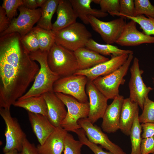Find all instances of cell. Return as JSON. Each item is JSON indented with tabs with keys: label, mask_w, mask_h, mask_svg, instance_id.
Instances as JSON below:
<instances>
[{
	"label": "cell",
	"mask_w": 154,
	"mask_h": 154,
	"mask_svg": "<svg viewBox=\"0 0 154 154\" xmlns=\"http://www.w3.org/2000/svg\"><path fill=\"white\" fill-rule=\"evenodd\" d=\"M17 33L0 38V108L11 106L25 93L39 70Z\"/></svg>",
	"instance_id": "1"
},
{
	"label": "cell",
	"mask_w": 154,
	"mask_h": 154,
	"mask_svg": "<svg viewBox=\"0 0 154 154\" xmlns=\"http://www.w3.org/2000/svg\"><path fill=\"white\" fill-rule=\"evenodd\" d=\"M48 52L39 49L30 53L31 58L37 61L40 68L30 88L18 100L38 96L48 92L53 91L54 82L60 78L50 68L47 62Z\"/></svg>",
	"instance_id": "2"
},
{
	"label": "cell",
	"mask_w": 154,
	"mask_h": 154,
	"mask_svg": "<svg viewBox=\"0 0 154 154\" xmlns=\"http://www.w3.org/2000/svg\"><path fill=\"white\" fill-rule=\"evenodd\" d=\"M47 62L51 70L60 78L74 74L78 70L74 52L55 43L48 52Z\"/></svg>",
	"instance_id": "3"
},
{
	"label": "cell",
	"mask_w": 154,
	"mask_h": 154,
	"mask_svg": "<svg viewBox=\"0 0 154 154\" xmlns=\"http://www.w3.org/2000/svg\"><path fill=\"white\" fill-rule=\"evenodd\" d=\"M55 43L73 51L85 47L92 35L85 25L76 22L55 32Z\"/></svg>",
	"instance_id": "4"
},
{
	"label": "cell",
	"mask_w": 154,
	"mask_h": 154,
	"mask_svg": "<svg viewBox=\"0 0 154 154\" xmlns=\"http://www.w3.org/2000/svg\"><path fill=\"white\" fill-rule=\"evenodd\" d=\"M133 58V54H129L126 62L118 69L92 81L96 88L108 100L113 99L119 95V86L125 82L124 77L127 74Z\"/></svg>",
	"instance_id": "5"
},
{
	"label": "cell",
	"mask_w": 154,
	"mask_h": 154,
	"mask_svg": "<svg viewBox=\"0 0 154 154\" xmlns=\"http://www.w3.org/2000/svg\"><path fill=\"white\" fill-rule=\"evenodd\" d=\"M55 93L64 103L68 110L60 127L67 131L73 132L81 128L78 122L81 119L88 117L89 112V102L82 103L70 96L59 92Z\"/></svg>",
	"instance_id": "6"
},
{
	"label": "cell",
	"mask_w": 154,
	"mask_h": 154,
	"mask_svg": "<svg viewBox=\"0 0 154 154\" xmlns=\"http://www.w3.org/2000/svg\"><path fill=\"white\" fill-rule=\"evenodd\" d=\"M88 81L87 78L82 75L74 74L60 78L54 83L53 91L70 96L82 103L88 102L86 90Z\"/></svg>",
	"instance_id": "7"
},
{
	"label": "cell",
	"mask_w": 154,
	"mask_h": 154,
	"mask_svg": "<svg viewBox=\"0 0 154 154\" xmlns=\"http://www.w3.org/2000/svg\"><path fill=\"white\" fill-rule=\"evenodd\" d=\"M0 115L6 125L5 135L6 144L3 148L4 153L16 150L20 152L26 135L22 129L17 119L12 117L10 109L0 108Z\"/></svg>",
	"instance_id": "8"
},
{
	"label": "cell",
	"mask_w": 154,
	"mask_h": 154,
	"mask_svg": "<svg viewBox=\"0 0 154 154\" xmlns=\"http://www.w3.org/2000/svg\"><path fill=\"white\" fill-rule=\"evenodd\" d=\"M88 20L94 30L98 33L107 44L116 43L122 33L126 23L123 17L109 21H104L94 16L88 15Z\"/></svg>",
	"instance_id": "9"
},
{
	"label": "cell",
	"mask_w": 154,
	"mask_h": 154,
	"mask_svg": "<svg viewBox=\"0 0 154 154\" xmlns=\"http://www.w3.org/2000/svg\"><path fill=\"white\" fill-rule=\"evenodd\" d=\"M18 9L19 11L18 17L11 21L9 28L0 34V37L13 33H17L21 37H23L32 30L41 16V8L30 10L22 5Z\"/></svg>",
	"instance_id": "10"
},
{
	"label": "cell",
	"mask_w": 154,
	"mask_h": 154,
	"mask_svg": "<svg viewBox=\"0 0 154 154\" xmlns=\"http://www.w3.org/2000/svg\"><path fill=\"white\" fill-rule=\"evenodd\" d=\"M130 71L131 75L129 84V98L131 101L137 103L142 110L145 99L153 89L147 86L144 83L141 76L143 71L140 69L139 60L137 57L133 59Z\"/></svg>",
	"instance_id": "11"
},
{
	"label": "cell",
	"mask_w": 154,
	"mask_h": 154,
	"mask_svg": "<svg viewBox=\"0 0 154 154\" xmlns=\"http://www.w3.org/2000/svg\"><path fill=\"white\" fill-rule=\"evenodd\" d=\"M78 123L91 142L100 145L102 147L114 154H126L120 147L111 141L100 127L93 125L87 118L81 119Z\"/></svg>",
	"instance_id": "12"
},
{
	"label": "cell",
	"mask_w": 154,
	"mask_h": 154,
	"mask_svg": "<svg viewBox=\"0 0 154 154\" xmlns=\"http://www.w3.org/2000/svg\"><path fill=\"white\" fill-rule=\"evenodd\" d=\"M86 90L89 101V112L87 118L94 124L102 118L108 106V99L96 88L92 81L88 80Z\"/></svg>",
	"instance_id": "13"
},
{
	"label": "cell",
	"mask_w": 154,
	"mask_h": 154,
	"mask_svg": "<svg viewBox=\"0 0 154 154\" xmlns=\"http://www.w3.org/2000/svg\"><path fill=\"white\" fill-rule=\"evenodd\" d=\"M129 55L123 54L112 56L109 60L91 68L83 70H78L74 74L84 75L88 80L92 81L100 76L108 75L118 69L126 62Z\"/></svg>",
	"instance_id": "14"
},
{
	"label": "cell",
	"mask_w": 154,
	"mask_h": 154,
	"mask_svg": "<svg viewBox=\"0 0 154 154\" xmlns=\"http://www.w3.org/2000/svg\"><path fill=\"white\" fill-rule=\"evenodd\" d=\"M137 23L131 20L126 23L116 43L121 46H135L144 43H154V37L147 35L137 29Z\"/></svg>",
	"instance_id": "15"
},
{
	"label": "cell",
	"mask_w": 154,
	"mask_h": 154,
	"mask_svg": "<svg viewBox=\"0 0 154 154\" xmlns=\"http://www.w3.org/2000/svg\"><path fill=\"white\" fill-rule=\"evenodd\" d=\"M124 98L119 95L108 105L102 117L101 127L107 133H114L120 128V118Z\"/></svg>",
	"instance_id": "16"
},
{
	"label": "cell",
	"mask_w": 154,
	"mask_h": 154,
	"mask_svg": "<svg viewBox=\"0 0 154 154\" xmlns=\"http://www.w3.org/2000/svg\"><path fill=\"white\" fill-rule=\"evenodd\" d=\"M42 95L47 104V117L49 121L55 127H60L67 114L65 105L53 91Z\"/></svg>",
	"instance_id": "17"
},
{
	"label": "cell",
	"mask_w": 154,
	"mask_h": 154,
	"mask_svg": "<svg viewBox=\"0 0 154 154\" xmlns=\"http://www.w3.org/2000/svg\"><path fill=\"white\" fill-rule=\"evenodd\" d=\"M28 114L33 131L39 144L42 145L56 127L52 124L46 116L29 112H28Z\"/></svg>",
	"instance_id": "18"
},
{
	"label": "cell",
	"mask_w": 154,
	"mask_h": 154,
	"mask_svg": "<svg viewBox=\"0 0 154 154\" xmlns=\"http://www.w3.org/2000/svg\"><path fill=\"white\" fill-rule=\"evenodd\" d=\"M67 133V131L61 127H56L43 144L37 146L39 154H62Z\"/></svg>",
	"instance_id": "19"
},
{
	"label": "cell",
	"mask_w": 154,
	"mask_h": 154,
	"mask_svg": "<svg viewBox=\"0 0 154 154\" xmlns=\"http://www.w3.org/2000/svg\"><path fill=\"white\" fill-rule=\"evenodd\" d=\"M56 12L57 19L52 30L55 32L76 22L78 17L70 0H59Z\"/></svg>",
	"instance_id": "20"
},
{
	"label": "cell",
	"mask_w": 154,
	"mask_h": 154,
	"mask_svg": "<svg viewBox=\"0 0 154 154\" xmlns=\"http://www.w3.org/2000/svg\"><path fill=\"white\" fill-rule=\"evenodd\" d=\"M78 64V70L91 68L110 59L86 47L80 48L74 51Z\"/></svg>",
	"instance_id": "21"
},
{
	"label": "cell",
	"mask_w": 154,
	"mask_h": 154,
	"mask_svg": "<svg viewBox=\"0 0 154 154\" xmlns=\"http://www.w3.org/2000/svg\"><path fill=\"white\" fill-rule=\"evenodd\" d=\"M138 106L129 98L124 99L121 114L119 129L126 135H129L135 114L139 110Z\"/></svg>",
	"instance_id": "22"
},
{
	"label": "cell",
	"mask_w": 154,
	"mask_h": 154,
	"mask_svg": "<svg viewBox=\"0 0 154 154\" xmlns=\"http://www.w3.org/2000/svg\"><path fill=\"white\" fill-rule=\"evenodd\" d=\"M78 17L85 24H89L87 16L91 15L97 18L105 17L108 13L102 12L100 10L92 8L91 4L93 0H70Z\"/></svg>",
	"instance_id": "23"
},
{
	"label": "cell",
	"mask_w": 154,
	"mask_h": 154,
	"mask_svg": "<svg viewBox=\"0 0 154 154\" xmlns=\"http://www.w3.org/2000/svg\"><path fill=\"white\" fill-rule=\"evenodd\" d=\"M13 105L15 107L23 108L28 112L47 116V107L42 95L17 100Z\"/></svg>",
	"instance_id": "24"
},
{
	"label": "cell",
	"mask_w": 154,
	"mask_h": 154,
	"mask_svg": "<svg viewBox=\"0 0 154 154\" xmlns=\"http://www.w3.org/2000/svg\"><path fill=\"white\" fill-rule=\"evenodd\" d=\"M59 0H46L41 7V16L36 26L47 30H52V19L56 11Z\"/></svg>",
	"instance_id": "25"
},
{
	"label": "cell",
	"mask_w": 154,
	"mask_h": 154,
	"mask_svg": "<svg viewBox=\"0 0 154 154\" xmlns=\"http://www.w3.org/2000/svg\"><path fill=\"white\" fill-rule=\"evenodd\" d=\"M85 47L104 56H117L133 53L132 50L120 49L117 46L112 44H99L92 38L88 42Z\"/></svg>",
	"instance_id": "26"
},
{
	"label": "cell",
	"mask_w": 154,
	"mask_h": 154,
	"mask_svg": "<svg viewBox=\"0 0 154 154\" xmlns=\"http://www.w3.org/2000/svg\"><path fill=\"white\" fill-rule=\"evenodd\" d=\"M32 30L35 33L39 42L40 50L48 52L55 43V32L41 28L33 27Z\"/></svg>",
	"instance_id": "27"
},
{
	"label": "cell",
	"mask_w": 154,
	"mask_h": 154,
	"mask_svg": "<svg viewBox=\"0 0 154 154\" xmlns=\"http://www.w3.org/2000/svg\"><path fill=\"white\" fill-rule=\"evenodd\" d=\"M139 110L136 113L129 136L131 143V154H140L142 128L139 120Z\"/></svg>",
	"instance_id": "28"
},
{
	"label": "cell",
	"mask_w": 154,
	"mask_h": 154,
	"mask_svg": "<svg viewBox=\"0 0 154 154\" xmlns=\"http://www.w3.org/2000/svg\"><path fill=\"white\" fill-rule=\"evenodd\" d=\"M120 17L127 18L135 21L138 24L145 34L151 36L154 35V18L144 15L136 17L123 16Z\"/></svg>",
	"instance_id": "29"
},
{
	"label": "cell",
	"mask_w": 154,
	"mask_h": 154,
	"mask_svg": "<svg viewBox=\"0 0 154 154\" xmlns=\"http://www.w3.org/2000/svg\"><path fill=\"white\" fill-rule=\"evenodd\" d=\"M134 17L145 15L154 18V6L149 0H135Z\"/></svg>",
	"instance_id": "30"
},
{
	"label": "cell",
	"mask_w": 154,
	"mask_h": 154,
	"mask_svg": "<svg viewBox=\"0 0 154 154\" xmlns=\"http://www.w3.org/2000/svg\"><path fill=\"white\" fill-rule=\"evenodd\" d=\"M83 145L80 141L75 140L71 134L68 133L64 139V154H81Z\"/></svg>",
	"instance_id": "31"
},
{
	"label": "cell",
	"mask_w": 154,
	"mask_h": 154,
	"mask_svg": "<svg viewBox=\"0 0 154 154\" xmlns=\"http://www.w3.org/2000/svg\"><path fill=\"white\" fill-rule=\"evenodd\" d=\"M141 114L139 116L140 123H154V101L147 97L145 99Z\"/></svg>",
	"instance_id": "32"
},
{
	"label": "cell",
	"mask_w": 154,
	"mask_h": 154,
	"mask_svg": "<svg viewBox=\"0 0 154 154\" xmlns=\"http://www.w3.org/2000/svg\"><path fill=\"white\" fill-rule=\"evenodd\" d=\"M93 2L100 5L102 12L108 13L113 16L119 12V0H93Z\"/></svg>",
	"instance_id": "33"
},
{
	"label": "cell",
	"mask_w": 154,
	"mask_h": 154,
	"mask_svg": "<svg viewBox=\"0 0 154 154\" xmlns=\"http://www.w3.org/2000/svg\"><path fill=\"white\" fill-rule=\"evenodd\" d=\"M77 135L79 140L83 144L88 147L94 154H114L110 151H104L102 147L90 142L86 137L85 131L82 128L76 130L74 131Z\"/></svg>",
	"instance_id": "34"
},
{
	"label": "cell",
	"mask_w": 154,
	"mask_h": 154,
	"mask_svg": "<svg viewBox=\"0 0 154 154\" xmlns=\"http://www.w3.org/2000/svg\"><path fill=\"white\" fill-rule=\"evenodd\" d=\"M21 39L24 45L30 53L35 52L40 49L37 37L32 29L21 37Z\"/></svg>",
	"instance_id": "35"
},
{
	"label": "cell",
	"mask_w": 154,
	"mask_h": 154,
	"mask_svg": "<svg viewBox=\"0 0 154 154\" xmlns=\"http://www.w3.org/2000/svg\"><path fill=\"white\" fill-rule=\"evenodd\" d=\"M23 5V0H3L1 7L7 16L11 21L17 14V9Z\"/></svg>",
	"instance_id": "36"
},
{
	"label": "cell",
	"mask_w": 154,
	"mask_h": 154,
	"mask_svg": "<svg viewBox=\"0 0 154 154\" xmlns=\"http://www.w3.org/2000/svg\"><path fill=\"white\" fill-rule=\"evenodd\" d=\"M119 12L114 15L120 17L123 16L134 17L135 4L133 0H119Z\"/></svg>",
	"instance_id": "37"
},
{
	"label": "cell",
	"mask_w": 154,
	"mask_h": 154,
	"mask_svg": "<svg viewBox=\"0 0 154 154\" xmlns=\"http://www.w3.org/2000/svg\"><path fill=\"white\" fill-rule=\"evenodd\" d=\"M154 154V135L142 138L140 148V154Z\"/></svg>",
	"instance_id": "38"
},
{
	"label": "cell",
	"mask_w": 154,
	"mask_h": 154,
	"mask_svg": "<svg viewBox=\"0 0 154 154\" xmlns=\"http://www.w3.org/2000/svg\"><path fill=\"white\" fill-rule=\"evenodd\" d=\"M18 154H39L37 146L31 143L27 138L23 142L21 151Z\"/></svg>",
	"instance_id": "39"
},
{
	"label": "cell",
	"mask_w": 154,
	"mask_h": 154,
	"mask_svg": "<svg viewBox=\"0 0 154 154\" xmlns=\"http://www.w3.org/2000/svg\"><path fill=\"white\" fill-rule=\"evenodd\" d=\"M11 21L7 17L5 10L0 6V34L9 27Z\"/></svg>",
	"instance_id": "40"
},
{
	"label": "cell",
	"mask_w": 154,
	"mask_h": 154,
	"mask_svg": "<svg viewBox=\"0 0 154 154\" xmlns=\"http://www.w3.org/2000/svg\"><path fill=\"white\" fill-rule=\"evenodd\" d=\"M143 132L142 138L151 137L154 135V123L148 122L141 124Z\"/></svg>",
	"instance_id": "41"
},
{
	"label": "cell",
	"mask_w": 154,
	"mask_h": 154,
	"mask_svg": "<svg viewBox=\"0 0 154 154\" xmlns=\"http://www.w3.org/2000/svg\"><path fill=\"white\" fill-rule=\"evenodd\" d=\"M23 5L30 10H35L38 7L36 0H23Z\"/></svg>",
	"instance_id": "42"
},
{
	"label": "cell",
	"mask_w": 154,
	"mask_h": 154,
	"mask_svg": "<svg viewBox=\"0 0 154 154\" xmlns=\"http://www.w3.org/2000/svg\"><path fill=\"white\" fill-rule=\"evenodd\" d=\"M46 0H36L38 7H41L46 2Z\"/></svg>",
	"instance_id": "43"
},
{
	"label": "cell",
	"mask_w": 154,
	"mask_h": 154,
	"mask_svg": "<svg viewBox=\"0 0 154 154\" xmlns=\"http://www.w3.org/2000/svg\"><path fill=\"white\" fill-rule=\"evenodd\" d=\"M18 151L17 150H13L4 153V154H18Z\"/></svg>",
	"instance_id": "44"
},
{
	"label": "cell",
	"mask_w": 154,
	"mask_h": 154,
	"mask_svg": "<svg viewBox=\"0 0 154 154\" xmlns=\"http://www.w3.org/2000/svg\"></svg>",
	"instance_id": "45"
}]
</instances>
